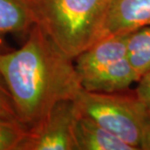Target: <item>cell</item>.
Wrapping results in <instances>:
<instances>
[{"instance_id":"cell-5","label":"cell","mask_w":150,"mask_h":150,"mask_svg":"<svg viewBox=\"0 0 150 150\" xmlns=\"http://www.w3.org/2000/svg\"><path fill=\"white\" fill-rule=\"evenodd\" d=\"M77 118L73 100L59 101L40 124L29 130L22 150H76Z\"/></svg>"},{"instance_id":"cell-7","label":"cell","mask_w":150,"mask_h":150,"mask_svg":"<svg viewBox=\"0 0 150 150\" xmlns=\"http://www.w3.org/2000/svg\"><path fill=\"white\" fill-rule=\"evenodd\" d=\"M74 136L76 150H136L95 121L79 114Z\"/></svg>"},{"instance_id":"cell-11","label":"cell","mask_w":150,"mask_h":150,"mask_svg":"<svg viewBox=\"0 0 150 150\" xmlns=\"http://www.w3.org/2000/svg\"><path fill=\"white\" fill-rule=\"evenodd\" d=\"M0 119L20 122L13 98L11 97V94L1 73H0Z\"/></svg>"},{"instance_id":"cell-2","label":"cell","mask_w":150,"mask_h":150,"mask_svg":"<svg viewBox=\"0 0 150 150\" xmlns=\"http://www.w3.org/2000/svg\"><path fill=\"white\" fill-rule=\"evenodd\" d=\"M34 25L71 59L103 36L110 0H28Z\"/></svg>"},{"instance_id":"cell-4","label":"cell","mask_w":150,"mask_h":150,"mask_svg":"<svg viewBox=\"0 0 150 150\" xmlns=\"http://www.w3.org/2000/svg\"><path fill=\"white\" fill-rule=\"evenodd\" d=\"M130 33L131 31H127L107 35L74 59L83 89L93 92H121L139 81V74L128 58Z\"/></svg>"},{"instance_id":"cell-8","label":"cell","mask_w":150,"mask_h":150,"mask_svg":"<svg viewBox=\"0 0 150 150\" xmlns=\"http://www.w3.org/2000/svg\"><path fill=\"white\" fill-rule=\"evenodd\" d=\"M33 25L28 0H0V54L12 50L6 45V35H28Z\"/></svg>"},{"instance_id":"cell-6","label":"cell","mask_w":150,"mask_h":150,"mask_svg":"<svg viewBox=\"0 0 150 150\" xmlns=\"http://www.w3.org/2000/svg\"><path fill=\"white\" fill-rule=\"evenodd\" d=\"M150 25V0H110L103 37Z\"/></svg>"},{"instance_id":"cell-3","label":"cell","mask_w":150,"mask_h":150,"mask_svg":"<svg viewBox=\"0 0 150 150\" xmlns=\"http://www.w3.org/2000/svg\"><path fill=\"white\" fill-rule=\"evenodd\" d=\"M73 100L79 115L95 121L136 150L140 149L150 117L136 93L82 89Z\"/></svg>"},{"instance_id":"cell-9","label":"cell","mask_w":150,"mask_h":150,"mask_svg":"<svg viewBox=\"0 0 150 150\" xmlns=\"http://www.w3.org/2000/svg\"><path fill=\"white\" fill-rule=\"evenodd\" d=\"M128 58L139 78L150 70V25L131 31Z\"/></svg>"},{"instance_id":"cell-12","label":"cell","mask_w":150,"mask_h":150,"mask_svg":"<svg viewBox=\"0 0 150 150\" xmlns=\"http://www.w3.org/2000/svg\"><path fill=\"white\" fill-rule=\"evenodd\" d=\"M137 82L139 84L134 93L145 107L150 117V70L143 74Z\"/></svg>"},{"instance_id":"cell-1","label":"cell","mask_w":150,"mask_h":150,"mask_svg":"<svg viewBox=\"0 0 150 150\" xmlns=\"http://www.w3.org/2000/svg\"><path fill=\"white\" fill-rule=\"evenodd\" d=\"M0 73L19 121L28 130L40 124L57 103L74 100L83 89L74 59L35 25L19 49L0 54Z\"/></svg>"},{"instance_id":"cell-10","label":"cell","mask_w":150,"mask_h":150,"mask_svg":"<svg viewBox=\"0 0 150 150\" xmlns=\"http://www.w3.org/2000/svg\"><path fill=\"white\" fill-rule=\"evenodd\" d=\"M28 132L22 123L0 119V150H22Z\"/></svg>"},{"instance_id":"cell-13","label":"cell","mask_w":150,"mask_h":150,"mask_svg":"<svg viewBox=\"0 0 150 150\" xmlns=\"http://www.w3.org/2000/svg\"><path fill=\"white\" fill-rule=\"evenodd\" d=\"M140 149L142 150H150V123L147 126L142 137V142L140 144Z\"/></svg>"}]
</instances>
